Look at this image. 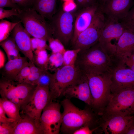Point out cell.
Here are the masks:
<instances>
[{"label": "cell", "mask_w": 134, "mask_h": 134, "mask_svg": "<svg viewBox=\"0 0 134 134\" xmlns=\"http://www.w3.org/2000/svg\"><path fill=\"white\" fill-rule=\"evenodd\" d=\"M33 52V63L37 67L43 70H48L49 57L46 50H36Z\"/></svg>", "instance_id": "cell-25"}, {"label": "cell", "mask_w": 134, "mask_h": 134, "mask_svg": "<svg viewBox=\"0 0 134 134\" xmlns=\"http://www.w3.org/2000/svg\"><path fill=\"white\" fill-rule=\"evenodd\" d=\"M18 21L14 23L5 20H1L0 22V42L9 36Z\"/></svg>", "instance_id": "cell-27"}, {"label": "cell", "mask_w": 134, "mask_h": 134, "mask_svg": "<svg viewBox=\"0 0 134 134\" xmlns=\"http://www.w3.org/2000/svg\"><path fill=\"white\" fill-rule=\"evenodd\" d=\"M109 0H98V2L100 4L101 6L103 5L106 2Z\"/></svg>", "instance_id": "cell-46"}, {"label": "cell", "mask_w": 134, "mask_h": 134, "mask_svg": "<svg viewBox=\"0 0 134 134\" xmlns=\"http://www.w3.org/2000/svg\"><path fill=\"white\" fill-rule=\"evenodd\" d=\"M124 61L127 66L134 72V63L128 58H126Z\"/></svg>", "instance_id": "cell-43"}, {"label": "cell", "mask_w": 134, "mask_h": 134, "mask_svg": "<svg viewBox=\"0 0 134 134\" xmlns=\"http://www.w3.org/2000/svg\"><path fill=\"white\" fill-rule=\"evenodd\" d=\"M85 75L88 78L91 96L92 103L90 107L100 116L111 95L110 75L109 73Z\"/></svg>", "instance_id": "cell-3"}, {"label": "cell", "mask_w": 134, "mask_h": 134, "mask_svg": "<svg viewBox=\"0 0 134 134\" xmlns=\"http://www.w3.org/2000/svg\"><path fill=\"white\" fill-rule=\"evenodd\" d=\"M106 19L100 11L91 25L78 35L73 45L72 49L83 51L88 49L98 42L104 26Z\"/></svg>", "instance_id": "cell-11"}, {"label": "cell", "mask_w": 134, "mask_h": 134, "mask_svg": "<svg viewBox=\"0 0 134 134\" xmlns=\"http://www.w3.org/2000/svg\"><path fill=\"white\" fill-rule=\"evenodd\" d=\"M63 108L60 131L64 134H73L76 130L88 125L92 129L98 126L99 116L90 107L81 109L75 106L70 99L66 98L62 101Z\"/></svg>", "instance_id": "cell-2"}, {"label": "cell", "mask_w": 134, "mask_h": 134, "mask_svg": "<svg viewBox=\"0 0 134 134\" xmlns=\"http://www.w3.org/2000/svg\"><path fill=\"white\" fill-rule=\"evenodd\" d=\"M76 12H67L63 9L56 11L49 20L53 37L59 40L65 48L70 44L73 37Z\"/></svg>", "instance_id": "cell-6"}, {"label": "cell", "mask_w": 134, "mask_h": 134, "mask_svg": "<svg viewBox=\"0 0 134 134\" xmlns=\"http://www.w3.org/2000/svg\"><path fill=\"white\" fill-rule=\"evenodd\" d=\"M126 28L122 22L106 19L98 42L111 56L114 57L118 41Z\"/></svg>", "instance_id": "cell-12"}, {"label": "cell", "mask_w": 134, "mask_h": 134, "mask_svg": "<svg viewBox=\"0 0 134 134\" xmlns=\"http://www.w3.org/2000/svg\"><path fill=\"white\" fill-rule=\"evenodd\" d=\"M133 0H109L101 7V12L107 18L119 21L128 15Z\"/></svg>", "instance_id": "cell-17"}, {"label": "cell", "mask_w": 134, "mask_h": 134, "mask_svg": "<svg viewBox=\"0 0 134 134\" xmlns=\"http://www.w3.org/2000/svg\"><path fill=\"white\" fill-rule=\"evenodd\" d=\"M61 106L59 103L52 100L43 109L39 123L42 134H59L62 121Z\"/></svg>", "instance_id": "cell-10"}, {"label": "cell", "mask_w": 134, "mask_h": 134, "mask_svg": "<svg viewBox=\"0 0 134 134\" xmlns=\"http://www.w3.org/2000/svg\"><path fill=\"white\" fill-rule=\"evenodd\" d=\"M101 11V6L97 3L76 12L73 37L70 43L72 46L78 35L89 27Z\"/></svg>", "instance_id": "cell-15"}, {"label": "cell", "mask_w": 134, "mask_h": 134, "mask_svg": "<svg viewBox=\"0 0 134 134\" xmlns=\"http://www.w3.org/2000/svg\"><path fill=\"white\" fill-rule=\"evenodd\" d=\"M64 66L63 54L52 52L49 55L48 64V70L54 71Z\"/></svg>", "instance_id": "cell-26"}, {"label": "cell", "mask_w": 134, "mask_h": 134, "mask_svg": "<svg viewBox=\"0 0 134 134\" xmlns=\"http://www.w3.org/2000/svg\"><path fill=\"white\" fill-rule=\"evenodd\" d=\"M51 101L49 87L37 85L30 100L22 110L21 114L32 118L39 128V120L43 110Z\"/></svg>", "instance_id": "cell-13"}, {"label": "cell", "mask_w": 134, "mask_h": 134, "mask_svg": "<svg viewBox=\"0 0 134 134\" xmlns=\"http://www.w3.org/2000/svg\"><path fill=\"white\" fill-rule=\"evenodd\" d=\"M98 42L88 49L78 53L74 66L82 73H109L114 61Z\"/></svg>", "instance_id": "cell-1"}, {"label": "cell", "mask_w": 134, "mask_h": 134, "mask_svg": "<svg viewBox=\"0 0 134 134\" xmlns=\"http://www.w3.org/2000/svg\"><path fill=\"white\" fill-rule=\"evenodd\" d=\"M62 0L63 1H64H64H66L69 0Z\"/></svg>", "instance_id": "cell-48"}, {"label": "cell", "mask_w": 134, "mask_h": 134, "mask_svg": "<svg viewBox=\"0 0 134 134\" xmlns=\"http://www.w3.org/2000/svg\"><path fill=\"white\" fill-rule=\"evenodd\" d=\"M0 68H2L4 66L5 58L4 55L2 51L0 49Z\"/></svg>", "instance_id": "cell-45"}, {"label": "cell", "mask_w": 134, "mask_h": 134, "mask_svg": "<svg viewBox=\"0 0 134 134\" xmlns=\"http://www.w3.org/2000/svg\"><path fill=\"white\" fill-rule=\"evenodd\" d=\"M21 114V118L18 121L12 134H42L34 120Z\"/></svg>", "instance_id": "cell-21"}, {"label": "cell", "mask_w": 134, "mask_h": 134, "mask_svg": "<svg viewBox=\"0 0 134 134\" xmlns=\"http://www.w3.org/2000/svg\"><path fill=\"white\" fill-rule=\"evenodd\" d=\"M98 128L106 134H125L134 115H104L100 116Z\"/></svg>", "instance_id": "cell-14"}, {"label": "cell", "mask_w": 134, "mask_h": 134, "mask_svg": "<svg viewBox=\"0 0 134 134\" xmlns=\"http://www.w3.org/2000/svg\"><path fill=\"white\" fill-rule=\"evenodd\" d=\"M80 49L66 50L63 54L64 65H74L77 56Z\"/></svg>", "instance_id": "cell-28"}, {"label": "cell", "mask_w": 134, "mask_h": 134, "mask_svg": "<svg viewBox=\"0 0 134 134\" xmlns=\"http://www.w3.org/2000/svg\"><path fill=\"white\" fill-rule=\"evenodd\" d=\"M126 26L118 41L113 57L116 59L123 61L134 50V31Z\"/></svg>", "instance_id": "cell-19"}, {"label": "cell", "mask_w": 134, "mask_h": 134, "mask_svg": "<svg viewBox=\"0 0 134 134\" xmlns=\"http://www.w3.org/2000/svg\"><path fill=\"white\" fill-rule=\"evenodd\" d=\"M49 46L52 53L63 54L66 50L64 45L59 40L52 37L48 41Z\"/></svg>", "instance_id": "cell-29"}, {"label": "cell", "mask_w": 134, "mask_h": 134, "mask_svg": "<svg viewBox=\"0 0 134 134\" xmlns=\"http://www.w3.org/2000/svg\"><path fill=\"white\" fill-rule=\"evenodd\" d=\"M0 45L5 52L8 61L14 60L21 57L19 53L20 51L12 37L9 36L0 42Z\"/></svg>", "instance_id": "cell-23"}, {"label": "cell", "mask_w": 134, "mask_h": 134, "mask_svg": "<svg viewBox=\"0 0 134 134\" xmlns=\"http://www.w3.org/2000/svg\"><path fill=\"white\" fill-rule=\"evenodd\" d=\"M18 17L30 36L47 41L53 37V31L49 23L32 8L21 9Z\"/></svg>", "instance_id": "cell-4"}, {"label": "cell", "mask_w": 134, "mask_h": 134, "mask_svg": "<svg viewBox=\"0 0 134 134\" xmlns=\"http://www.w3.org/2000/svg\"><path fill=\"white\" fill-rule=\"evenodd\" d=\"M36 86L18 82L1 76L0 94L1 98L15 103L22 110L31 99Z\"/></svg>", "instance_id": "cell-5"}, {"label": "cell", "mask_w": 134, "mask_h": 134, "mask_svg": "<svg viewBox=\"0 0 134 134\" xmlns=\"http://www.w3.org/2000/svg\"><path fill=\"white\" fill-rule=\"evenodd\" d=\"M12 1L22 9L30 7L32 6L33 0H12Z\"/></svg>", "instance_id": "cell-40"}, {"label": "cell", "mask_w": 134, "mask_h": 134, "mask_svg": "<svg viewBox=\"0 0 134 134\" xmlns=\"http://www.w3.org/2000/svg\"><path fill=\"white\" fill-rule=\"evenodd\" d=\"M44 70L39 72H30L28 76L22 82L26 83L33 86H36L39 78Z\"/></svg>", "instance_id": "cell-36"}, {"label": "cell", "mask_w": 134, "mask_h": 134, "mask_svg": "<svg viewBox=\"0 0 134 134\" xmlns=\"http://www.w3.org/2000/svg\"><path fill=\"white\" fill-rule=\"evenodd\" d=\"M30 70L29 63L23 67L15 78L14 81L22 82L29 75Z\"/></svg>", "instance_id": "cell-33"}, {"label": "cell", "mask_w": 134, "mask_h": 134, "mask_svg": "<svg viewBox=\"0 0 134 134\" xmlns=\"http://www.w3.org/2000/svg\"><path fill=\"white\" fill-rule=\"evenodd\" d=\"M21 9L12 8L11 9L6 10L0 8V19H3L4 18H8L13 16H18Z\"/></svg>", "instance_id": "cell-34"}, {"label": "cell", "mask_w": 134, "mask_h": 134, "mask_svg": "<svg viewBox=\"0 0 134 134\" xmlns=\"http://www.w3.org/2000/svg\"><path fill=\"white\" fill-rule=\"evenodd\" d=\"M122 20L126 26L134 31V5L131 8L127 16Z\"/></svg>", "instance_id": "cell-35"}, {"label": "cell", "mask_w": 134, "mask_h": 134, "mask_svg": "<svg viewBox=\"0 0 134 134\" xmlns=\"http://www.w3.org/2000/svg\"><path fill=\"white\" fill-rule=\"evenodd\" d=\"M134 63V50L132 52L130 56L128 57Z\"/></svg>", "instance_id": "cell-47"}, {"label": "cell", "mask_w": 134, "mask_h": 134, "mask_svg": "<svg viewBox=\"0 0 134 134\" xmlns=\"http://www.w3.org/2000/svg\"><path fill=\"white\" fill-rule=\"evenodd\" d=\"M62 95L69 99L72 98H77L90 107L91 96L86 75L81 73L76 80L65 90Z\"/></svg>", "instance_id": "cell-16"}, {"label": "cell", "mask_w": 134, "mask_h": 134, "mask_svg": "<svg viewBox=\"0 0 134 134\" xmlns=\"http://www.w3.org/2000/svg\"><path fill=\"white\" fill-rule=\"evenodd\" d=\"M17 121L8 117L1 105H0V123H8Z\"/></svg>", "instance_id": "cell-42"}, {"label": "cell", "mask_w": 134, "mask_h": 134, "mask_svg": "<svg viewBox=\"0 0 134 134\" xmlns=\"http://www.w3.org/2000/svg\"><path fill=\"white\" fill-rule=\"evenodd\" d=\"M77 5L74 0H70L64 1L63 4L62 9L67 12L75 11L77 9Z\"/></svg>", "instance_id": "cell-37"}, {"label": "cell", "mask_w": 134, "mask_h": 134, "mask_svg": "<svg viewBox=\"0 0 134 134\" xmlns=\"http://www.w3.org/2000/svg\"><path fill=\"white\" fill-rule=\"evenodd\" d=\"M81 73L74 65H64L56 70L52 74L49 86L51 100L62 95L65 90Z\"/></svg>", "instance_id": "cell-7"}, {"label": "cell", "mask_w": 134, "mask_h": 134, "mask_svg": "<svg viewBox=\"0 0 134 134\" xmlns=\"http://www.w3.org/2000/svg\"><path fill=\"white\" fill-rule=\"evenodd\" d=\"M18 121L8 123H0V134H12Z\"/></svg>", "instance_id": "cell-32"}, {"label": "cell", "mask_w": 134, "mask_h": 134, "mask_svg": "<svg viewBox=\"0 0 134 134\" xmlns=\"http://www.w3.org/2000/svg\"><path fill=\"white\" fill-rule=\"evenodd\" d=\"M125 134H134V117Z\"/></svg>", "instance_id": "cell-44"}, {"label": "cell", "mask_w": 134, "mask_h": 134, "mask_svg": "<svg viewBox=\"0 0 134 134\" xmlns=\"http://www.w3.org/2000/svg\"><path fill=\"white\" fill-rule=\"evenodd\" d=\"M0 105L8 117L16 121L21 118L20 113V109L15 103L6 99L1 98L0 99Z\"/></svg>", "instance_id": "cell-24"}, {"label": "cell", "mask_w": 134, "mask_h": 134, "mask_svg": "<svg viewBox=\"0 0 134 134\" xmlns=\"http://www.w3.org/2000/svg\"><path fill=\"white\" fill-rule=\"evenodd\" d=\"M77 5V10L91 6L98 2V0H75Z\"/></svg>", "instance_id": "cell-38"}, {"label": "cell", "mask_w": 134, "mask_h": 134, "mask_svg": "<svg viewBox=\"0 0 134 134\" xmlns=\"http://www.w3.org/2000/svg\"><path fill=\"white\" fill-rule=\"evenodd\" d=\"M6 7L21 9L18 5L14 3L12 0H0V8H4Z\"/></svg>", "instance_id": "cell-41"}, {"label": "cell", "mask_w": 134, "mask_h": 134, "mask_svg": "<svg viewBox=\"0 0 134 134\" xmlns=\"http://www.w3.org/2000/svg\"><path fill=\"white\" fill-rule=\"evenodd\" d=\"M52 75V73L49 72L48 70H44L39 78L37 85L49 87Z\"/></svg>", "instance_id": "cell-31"}, {"label": "cell", "mask_w": 134, "mask_h": 134, "mask_svg": "<svg viewBox=\"0 0 134 134\" xmlns=\"http://www.w3.org/2000/svg\"><path fill=\"white\" fill-rule=\"evenodd\" d=\"M103 114L134 115V88L124 89L111 94Z\"/></svg>", "instance_id": "cell-8"}, {"label": "cell", "mask_w": 134, "mask_h": 134, "mask_svg": "<svg viewBox=\"0 0 134 134\" xmlns=\"http://www.w3.org/2000/svg\"><path fill=\"white\" fill-rule=\"evenodd\" d=\"M109 73L111 94L124 89L134 88V72L127 67L124 61L115 60Z\"/></svg>", "instance_id": "cell-9"}, {"label": "cell", "mask_w": 134, "mask_h": 134, "mask_svg": "<svg viewBox=\"0 0 134 134\" xmlns=\"http://www.w3.org/2000/svg\"><path fill=\"white\" fill-rule=\"evenodd\" d=\"M57 0H33L32 8L45 19L50 20L56 12Z\"/></svg>", "instance_id": "cell-22"}, {"label": "cell", "mask_w": 134, "mask_h": 134, "mask_svg": "<svg viewBox=\"0 0 134 134\" xmlns=\"http://www.w3.org/2000/svg\"><path fill=\"white\" fill-rule=\"evenodd\" d=\"M97 127L92 129L88 125L83 126L75 131L73 134H92L98 128Z\"/></svg>", "instance_id": "cell-39"}, {"label": "cell", "mask_w": 134, "mask_h": 134, "mask_svg": "<svg viewBox=\"0 0 134 134\" xmlns=\"http://www.w3.org/2000/svg\"><path fill=\"white\" fill-rule=\"evenodd\" d=\"M47 41L42 39L33 37L31 38V48L33 52L37 50L43 49L50 50Z\"/></svg>", "instance_id": "cell-30"}, {"label": "cell", "mask_w": 134, "mask_h": 134, "mask_svg": "<svg viewBox=\"0 0 134 134\" xmlns=\"http://www.w3.org/2000/svg\"><path fill=\"white\" fill-rule=\"evenodd\" d=\"M18 21L12 31V37L20 51L29 60L33 63L34 54L31 48L30 35Z\"/></svg>", "instance_id": "cell-18"}, {"label": "cell", "mask_w": 134, "mask_h": 134, "mask_svg": "<svg viewBox=\"0 0 134 134\" xmlns=\"http://www.w3.org/2000/svg\"><path fill=\"white\" fill-rule=\"evenodd\" d=\"M27 57H21L9 61L1 68V76L7 79L14 80L22 68L29 62Z\"/></svg>", "instance_id": "cell-20"}]
</instances>
